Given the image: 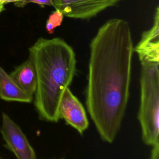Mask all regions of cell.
Wrapping results in <instances>:
<instances>
[{
    "label": "cell",
    "mask_w": 159,
    "mask_h": 159,
    "mask_svg": "<svg viewBox=\"0 0 159 159\" xmlns=\"http://www.w3.org/2000/svg\"><path fill=\"white\" fill-rule=\"evenodd\" d=\"M9 75L24 92L34 96L37 87V75L34 63L29 57Z\"/></svg>",
    "instance_id": "cell-8"
},
{
    "label": "cell",
    "mask_w": 159,
    "mask_h": 159,
    "mask_svg": "<svg viewBox=\"0 0 159 159\" xmlns=\"http://www.w3.org/2000/svg\"><path fill=\"white\" fill-rule=\"evenodd\" d=\"M58 115L81 134L88 127L89 122L84 107L69 88L65 90L61 98Z\"/></svg>",
    "instance_id": "cell-6"
},
{
    "label": "cell",
    "mask_w": 159,
    "mask_h": 159,
    "mask_svg": "<svg viewBox=\"0 0 159 159\" xmlns=\"http://www.w3.org/2000/svg\"><path fill=\"white\" fill-rule=\"evenodd\" d=\"M30 2L35 3L42 6H53V2L52 0H21L17 2L14 3V5L19 7H22Z\"/></svg>",
    "instance_id": "cell-11"
},
{
    "label": "cell",
    "mask_w": 159,
    "mask_h": 159,
    "mask_svg": "<svg viewBox=\"0 0 159 159\" xmlns=\"http://www.w3.org/2000/svg\"><path fill=\"white\" fill-rule=\"evenodd\" d=\"M63 16L62 12L57 9L50 14L45 25V29L48 33L52 34L55 28L61 25Z\"/></svg>",
    "instance_id": "cell-10"
},
{
    "label": "cell",
    "mask_w": 159,
    "mask_h": 159,
    "mask_svg": "<svg viewBox=\"0 0 159 159\" xmlns=\"http://www.w3.org/2000/svg\"><path fill=\"white\" fill-rule=\"evenodd\" d=\"M33 97L24 92L0 65V99L6 101L30 103Z\"/></svg>",
    "instance_id": "cell-9"
},
{
    "label": "cell",
    "mask_w": 159,
    "mask_h": 159,
    "mask_svg": "<svg viewBox=\"0 0 159 159\" xmlns=\"http://www.w3.org/2000/svg\"><path fill=\"white\" fill-rule=\"evenodd\" d=\"M37 75L34 105L40 118L57 122L58 106L65 90L71 83L76 60L73 48L59 37H40L29 48Z\"/></svg>",
    "instance_id": "cell-2"
},
{
    "label": "cell",
    "mask_w": 159,
    "mask_h": 159,
    "mask_svg": "<svg viewBox=\"0 0 159 159\" xmlns=\"http://www.w3.org/2000/svg\"><path fill=\"white\" fill-rule=\"evenodd\" d=\"M140 63H159V7L157 6L151 28L143 32L140 40L134 47Z\"/></svg>",
    "instance_id": "cell-7"
},
{
    "label": "cell",
    "mask_w": 159,
    "mask_h": 159,
    "mask_svg": "<svg viewBox=\"0 0 159 159\" xmlns=\"http://www.w3.org/2000/svg\"><path fill=\"white\" fill-rule=\"evenodd\" d=\"M20 1L21 0H0V4L4 6L6 4H7V3H10V2L16 3Z\"/></svg>",
    "instance_id": "cell-13"
},
{
    "label": "cell",
    "mask_w": 159,
    "mask_h": 159,
    "mask_svg": "<svg viewBox=\"0 0 159 159\" xmlns=\"http://www.w3.org/2000/svg\"><path fill=\"white\" fill-rule=\"evenodd\" d=\"M86 104L103 141L116 137L127 107L134 45L129 23L106 21L89 44Z\"/></svg>",
    "instance_id": "cell-1"
},
{
    "label": "cell",
    "mask_w": 159,
    "mask_h": 159,
    "mask_svg": "<svg viewBox=\"0 0 159 159\" xmlns=\"http://www.w3.org/2000/svg\"><path fill=\"white\" fill-rule=\"evenodd\" d=\"M140 102L138 119L143 142L159 143V63H140Z\"/></svg>",
    "instance_id": "cell-3"
},
{
    "label": "cell",
    "mask_w": 159,
    "mask_h": 159,
    "mask_svg": "<svg viewBox=\"0 0 159 159\" xmlns=\"http://www.w3.org/2000/svg\"><path fill=\"white\" fill-rule=\"evenodd\" d=\"M150 159H159V143L152 146Z\"/></svg>",
    "instance_id": "cell-12"
},
{
    "label": "cell",
    "mask_w": 159,
    "mask_h": 159,
    "mask_svg": "<svg viewBox=\"0 0 159 159\" xmlns=\"http://www.w3.org/2000/svg\"><path fill=\"white\" fill-rule=\"evenodd\" d=\"M53 7L63 16L73 19H88L120 0H52Z\"/></svg>",
    "instance_id": "cell-4"
},
{
    "label": "cell",
    "mask_w": 159,
    "mask_h": 159,
    "mask_svg": "<svg viewBox=\"0 0 159 159\" xmlns=\"http://www.w3.org/2000/svg\"><path fill=\"white\" fill-rule=\"evenodd\" d=\"M1 134L6 148L17 159H36L35 151L20 127L5 112L2 113Z\"/></svg>",
    "instance_id": "cell-5"
},
{
    "label": "cell",
    "mask_w": 159,
    "mask_h": 159,
    "mask_svg": "<svg viewBox=\"0 0 159 159\" xmlns=\"http://www.w3.org/2000/svg\"><path fill=\"white\" fill-rule=\"evenodd\" d=\"M0 159H3V158H2V157L0 156Z\"/></svg>",
    "instance_id": "cell-15"
},
{
    "label": "cell",
    "mask_w": 159,
    "mask_h": 159,
    "mask_svg": "<svg viewBox=\"0 0 159 159\" xmlns=\"http://www.w3.org/2000/svg\"><path fill=\"white\" fill-rule=\"evenodd\" d=\"M4 6L0 4V14L4 11Z\"/></svg>",
    "instance_id": "cell-14"
}]
</instances>
